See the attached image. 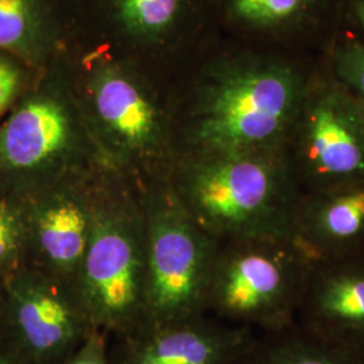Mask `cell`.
I'll return each mask as SVG.
<instances>
[{
  "label": "cell",
  "instance_id": "2e32d148",
  "mask_svg": "<svg viewBox=\"0 0 364 364\" xmlns=\"http://www.w3.org/2000/svg\"><path fill=\"white\" fill-rule=\"evenodd\" d=\"M324 3L326 0H228V10L245 26L290 33L311 23Z\"/></svg>",
  "mask_w": 364,
  "mask_h": 364
},
{
  "label": "cell",
  "instance_id": "cb8c5ba5",
  "mask_svg": "<svg viewBox=\"0 0 364 364\" xmlns=\"http://www.w3.org/2000/svg\"><path fill=\"white\" fill-rule=\"evenodd\" d=\"M7 302V301H6ZM6 302H3L1 299H0V326L3 324V318L7 316V311L4 309L7 305H3V304H6Z\"/></svg>",
  "mask_w": 364,
  "mask_h": 364
},
{
  "label": "cell",
  "instance_id": "5bb4252c",
  "mask_svg": "<svg viewBox=\"0 0 364 364\" xmlns=\"http://www.w3.org/2000/svg\"><path fill=\"white\" fill-rule=\"evenodd\" d=\"M236 364H364V359L314 338L294 323L257 336Z\"/></svg>",
  "mask_w": 364,
  "mask_h": 364
},
{
  "label": "cell",
  "instance_id": "8992f818",
  "mask_svg": "<svg viewBox=\"0 0 364 364\" xmlns=\"http://www.w3.org/2000/svg\"><path fill=\"white\" fill-rule=\"evenodd\" d=\"M147 236V282L142 326L207 314L209 277L218 242L182 208L169 180L139 185Z\"/></svg>",
  "mask_w": 364,
  "mask_h": 364
},
{
  "label": "cell",
  "instance_id": "ffe728a7",
  "mask_svg": "<svg viewBox=\"0 0 364 364\" xmlns=\"http://www.w3.org/2000/svg\"><path fill=\"white\" fill-rule=\"evenodd\" d=\"M25 84V72L13 55L0 50V120L13 107Z\"/></svg>",
  "mask_w": 364,
  "mask_h": 364
},
{
  "label": "cell",
  "instance_id": "277c9868",
  "mask_svg": "<svg viewBox=\"0 0 364 364\" xmlns=\"http://www.w3.org/2000/svg\"><path fill=\"white\" fill-rule=\"evenodd\" d=\"M105 165L142 185L169 177L176 156V114L122 68L95 69L77 97Z\"/></svg>",
  "mask_w": 364,
  "mask_h": 364
},
{
  "label": "cell",
  "instance_id": "30bf717a",
  "mask_svg": "<svg viewBox=\"0 0 364 364\" xmlns=\"http://www.w3.org/2000/svg\"><path fill=\"white\" fill-rule=\"evenodd\" d=\"M100 165L28 197L27 264L76 287L87 252Z\"/></svg>",
  "mask_w": 364,
  "mask_h": 364
},
{
  "label": "cell",
  "instance_id": "7402d4cb",
  "mask_svg": "<svg viewBox=\"0 0 364 364\" xmlns=\"http://www.w3.org/2000/svg\"><path fill=\"white\" fill-rule=\"evenodd\" d=\"M344 14L352 30L348 37L364 41V0H346Z\"/></svg>",
  "mask_w": 364,
  "mask_h": 364
},
{
  "label": "cell",
  "instance_id": "ac0fdd59",
  "mask_svg": "<svg viewBox=\"0 0 364 364\" xmlns=\"http://www.w3.org/2000/svg\"><path fill=\"white\" fill-rule=\"evenodd\" d=\"M28 198L0 197V270L18 272L27 264Z\"/></svg>",
  "mask_w": 364,
  "mask_h": 364
},
{
  "label": "cell",
  "instance_id": "52a82bcc",
  "mask_svg": "<svg viewBox=\"0 0 364 364\" xmlns=\"http://www.w3.org/2000/svg\"><path fill=\"white\" fill-rule=\"evenodd\" d=\"M100 165L77 97L61 88L33 92L0 124V176L23 197Z\"/></svg>",
  "mask_w": 364,
  "mask_h": 364
},
{
  "label": "cell",
  "instance_id": "7a4b0ae2",
  "mask_svg": "<svg viewBox=\"0 0 364 364\" xmlns=\"http://www.w3.org/2000/svg\"><path fill=\"white\" fill-rule=\"evenodd\" d=\"M168 180L182 208L216 242L291 236L299 192L284 150H180Z\"/></svg>",
  "mask_w": 364,
  "mask_h": 364
},
{
  "label": "cell",
  "instance_id": "44dd1931",
  "mask_svg": "<svg viewBox=\"0 0 364 364\" xmlns=\"http://www.w3.org/2000/svg\"><path fill=\"white\" fill-rule=\"evenodd\" d=\"M108 338L107 332L95 328L77 350L58 364H109Z\"/></svg>",
  "mask_w": 364,
  "mask_h": 364
},
{
  "label": "cell",
  "instance_id": "ba28073f",
  "mask_svg": "<svg viewBox=\"0 0 364 364\" xmlns=\"http://www.w3.org/2000/svg\"><path fill=\"white\" fill-rule=\"evenodd\" d=\"M299 193L364 180V105L329 70L309 78L285 144Z\"/></svg>",
  "mask_w": 364,
  "mask_h": 364
},
{
  "label": "cell",
  "instance_id": "3957f363",
  "mask_svg": "<svg viewBox=\"0 0 364 364\" xmlns=\"http://www.w3.org/2000/svg\"><path fill=\"white\" fill-rule=\"evenodd\" d=\"M147 236L139 185L115 170L100 171L93 220L76 289L92 326L122 336L144 323Z\"/></svg>",
  "mask_w": 364,
  "mask_h": 364
},
{
  "label": "cell",
  "instance_id": "603a6c76",
  "mask_svg": "<svg viewBox=\"0 0 364 364\" xmlns=\"http://www.w3.org/2000/svg\"><path fill=\"white\" fill-rule=\"evenodd\" d=\"M0 364H25L19 358H16L14 353L3 355L0 353Z\"/></svg>",
  "mask_w": 364,
  "mask_h": 364
},
{
  "label": "cell",
  "instance_id": "9c48e42d",
  "mask_svg": "<svg viewBox=\"0 0 364 364\" xmlns=\"http://www.w3.org/2000/svg\"><path fill=\"white\" fill-rule=\"evenodd\" d=\"M7 293L13 353L25 364L61 363L95 329L77 289L36 267L15 272Z\"/></svg>",
  "mask_w": 364,
  "mask_h": 364
},
{
  "label": "cell",
  "instance_id": "8fae6325",
  "mask_svg": "<svg viewBox=\"0 0 364 364\" xmlns=\"http://www.w3.org/2000/svg\"><path fill=\"white\" fill-rule=\"evenodd\" d=\"M255 338L248 326L204 314L117 336L108 355L109 364H236Z\"/></svg>",
  "mask_w": 364,
  "mask_h": 364
},
{
  "label": "cell",
  "instance_id": "9a60e30c",
  "mask_svg": "<svg viewBox=\"0 0 364 364\" xmlns=\"http://www.w3.org/2000/svg\"><path fill=\"white\" fill-rule=\"evenodd\" d=\"M52 28L43 0H0V50L28 63L49 52Z\"/></svg>",
  "mask_w": 364,
  "mask_h": 364
},
{
  "label": "cell",
  "instance_id": "e0dca14e",
  "mask_svg": "<svg viewBox=\"0 0 364 364\" xmlns=\"http://www.w3.org/2000/svg\"><path fill=\"white\" fill-rule=\"evenodd\" d=\"M185 0H115L119 22L134 37L156 39L174 26Z\"/></svg>",
  "mask_w": 364,
  "mask_h": 364
},
{
  "label": "cell",
  "instance_id": "d6986e66",
  "mask_svg": "<svg viewBox=\"0 0 364 364\" xmlns=\"http://www.w3.org/2000/svg\"><path fill=\"white\" fill-rule=\"evenodd\" d=\"M329 72L364 105V41L346 37L329 52Z\"/></svg>",
  "mask_w": 364,
  "mask_h": 364
},
{
  "label": "cell",
  "instance_id": "6da1fadb",
  "mask_svg": "<svg viewBox=\"0 0 364 364\" xmlns=\"http://www.w3.org/2000/svg\"><path fill=\"white\" fill-rule=\"evenodd\" d=\"M309 78L281 57L223 64L176 117L177 151L284 150Z\"/></svg>",
  "mask_w": 364,
  "mask_h": 364
},
{
  "label": "cell",
  "instance_id": "4fadbf2b",
  "mask_svg": "<svg viewBox=\"0 0 364 364\" xmlns=\"http://www.w3.org/2000/svg\"><path fill=\"white\" fill-rule=\"evenodd\" d=\"M291 237L312 259L364 252V180L299 193Z\"/></svg>",
  "mask_w": 364,
  "mask_h": 364
},
{
  "label": "cell",
  "instance_id": "7c38bea8",
  "mask_svg": "<svg viewBox=\"0 0 364 364\" xmlns=\"http://www.w3.org/2000/svg\"><path fill=\"white\" fill-rule=\"evenodd\" d=\"M296 324L364 359V252L312 259Z\"/></svg>",
  "mask_w": 364,
  "mask_h": 364
},
{
  "label": "cell",
  "instance_id": "5b68a950",
  "mask_svg": "<svg viewBox=\"0 0 364 364\" xmlns=\"http://www.w3.org/2000/svg\"><path fill=\"white\" fill-rule=\"evenodd\" d=\"M311 263L291 236L218 242L207 314L263 333L293 326Z\"/></svg>",
  "mask_w": 364,
  "mask_h": 364
}]
</instances>
